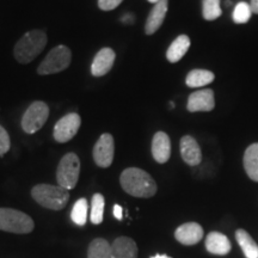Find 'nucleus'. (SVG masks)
I'll list each match as a JSON object with an SVG mask.
<instances>
[{
    "label": "nucleus",
    "mask_w": 258,
    "mask_h": 258,
    "mask_svg": "<svg viewBox=\"0 0 258 258\" xmlns=\"http://www.w3.org/2000/svg\"><path fill=\"white\" fill-rule=\"evenodd\" d=\"M31 196L42 207L60 211L66 207L70 200L69 190L60 185L38 184L31 190Z\"/></svg>",
    "instance_id": "7ed1b4c3"
},
{
    "label": "nucleus",
    "mask_w": 258,
    "mask_h": 258,
    "mask_svg": "<svg viewBox=\"0 0 258 258\" xmlns=\"http://www.w3.org/2000/svg\"><path fill=\"white\" fill-rule=\"evenodd\" d=\"M47 44V35L42 30H32L24 34L16 43L15 59L19 63H30L43 51Z\"/></svg>",
    "instance_id": "f03ea898"
},
{
    "label": "nucleus",
    "mask_w": 258,
    "mask_h": 258,
    "mask_svg": "<svg viewBox=\"0 0 258 258\" xmlns=\"http://www.w3.org/2000/svg\"><path fill=\"white\" fill-rule=\"evenodd\" d=\"M122 2L123 0H98V6L103 11H111L117 8Z\"/></svg>",
    "instance_id": "cd10ccee"
},
{
    "label": "nucleus",
    "mask_w": 258,
    "mask_h": 258,
    "mask_svg": "<svg viewBox=\"0 0 258 258\" xmlns=\"http://www.w3.org/2000/svg\"><path fill=\"white\" fill-rule=\"evenodd\" d=\"M88 211L89 205L86 199H79L78 201L74 203L72 212H71V218L72 221L78 226H84L88 220Z\"/></svg>",
    "instance_id": "5701e85b"
},
{
    "label": "nucleus",
    "mask_w": 258,
    "mask_h": 258,
    "mask_svg": "<svg viewBox=\"0 0 258 258\" xmlns=\"http://www.w3.org/2000/svg\"><path fill=\"white\" fill-rule=\"evenodd\" d=\"M80 124H82V118L78 114L71 112V114L64 115L56 122L53 131V137L60 144L69 143L78 133Z\"/></svg>",
    "instance_id": "6e6552de"
},
{
    "label": "nucleus",
    "mask_w": 258,
    "mask_h": 258,
    "mask_svg": "<svg viewBox=\"0 0 258 258\" xmlns=\"http://www.w3.org/2000/svg\"><path fill=\"white\" fill-rule=\"evenodd\" d=\"M151 258H172V257H170V256H167V254H156V256H153V257H151Z\"/></svg>",
    "instance_id": "2f4dec72"
},
{
    "label": "nucleus",
    "mask_w": 258,
    "mask_h": 258,
    "mask_svg": "<svg viewBox=\"0 0 258 258\" xmlns=\"http://www.w3.org/2000/svg\"><path fill=\"white\" fill-rule=\"evenodd\" d=\"M238 244L243 250L246 258H258V245L252 239V237L245 230H238L235 232Z\"/></svg>",
    "instance_id": "412c9836"
},
{
    "label": "nucleus",
    "mask_w": 258,
    "mask_h": 258,
    "mask_svg": "<svg viewBox=\"0 0 258 258\" xmlns=\"http://www.w3.org/2000/svg\"><path fill=\"white\" fill-rule=\"evenodd\" d=\"M80 173V160L76 153H67L60 160L56 171L57 184L71 190L77 185Z\"/></svg>",
    "instance_id": "423d86ee"
},
{
    "label": "nucleus",
    "mask_w": 258,
    "mask_h": 258,
    "mask_svg": "<svg viewBox=\"0 0 258 258\" xmlns=\"http://www.w3.org/2000/svg\"><path fill=\"white\" fill-rule=\"evenodd\" d=\"M114 217L117 219V220H122V218H123V209H122L121 206H114Z\"/></svg>",
    "instance_id": "c85d7f7f"
},
{
    "label": "nucleus",
    "mask_w": 258,
    "mask_h": 258,
    "mask_svg": "<svg viewBox=\"0 0 258 258\" xmlns=\"http://www.w3.org/2000/svg\"><path fill=\"white\" fill-rule=\"evenodd\" d=\"M244 169L246 175L258 182V143L250 145L244 153Z\"/></svg>",
    "instance_id": "6ab92c4d"
},
{
    "label": "nucleus",
    "mask_w": 258,
    "mask_h": 258,
    "mask_svg": "<svg viewBox=\"0 0 258 258\" xmlns=\"http://www.w3.org/2000/svg\"><path fill=\"white\" fill-rule=\"evenodd\" d=\"M250 6L251 10H252V14L258 15V0H251Z\"/></svg>",
    "instance_id": "c756f323"
},
{
    "label": "nucleus",
    "mask_w": 258,
    "mask_h": 258,
    "mask_svg": "<svg viewBox=\"0 0 258 258\" xmlns=\"http://www.w3.org/2000/svg\"><path fill=\"white\" fill-rule=\"evenodd\" d=\"M215 108V97L214 91L211 89L200 90V91L192 92L188 98L186 109L190 112L198 111H212Z\"/></svg>",
    "instance_id": "9d476101"
},
{
    "label": "nucleus",
    "mask_w": 258,
    "mask_h": 258,
    "mask_svg": "<svg viewBox=\"0 0 258 258\" xmlns=\"http://www.w3.org/2000/svg\"><path fill=\"white\" fill-rule=\"evenodd\" d=\"M152 156L159 164H165L171 156V140L164 132H157L152 140Z\"/></svg>",
    "instance_id": "2eb2a0df"
},
{
    "label": "nucleus",
    "mask_w": 258,
    "mask_h": 258,
    "mask_svg": "<svg viewBox=\"0 0 258 258\" xmlns=\"http://www.w3.org/2000/svg\"><path fill=\"white\" fill-rule=\"evenodd\" d=\"M112 258H138L137 243L128 237H120L111 245Z\"/></svg>",
    "instance_id": "f3484780"
},
{
    "label": "nucleus",
    "mask_w": 258,
    "mask_h": 258,
    "mask_svg": "<svg viewBox=\"0 0 258 258\" xmlns=\"http://www.w3.org/2000/svg\"><path fill=\"white\" fill-rule=\"evenodd\" d=\"M88 258H112L111 257V245L105 239L97 238L92 240L89 246Z\"/></svg>",
    "instance_id": "4be33fe9"
},
{
    "label": "nucleus",
    "mask_w": 258,
    "mask_h": 258,
    "mask_svg": "<svg viewBox=\"0 0 258 258\" xmlns=\"http://www.w3.org/2000/svg\"><path fill=\"white\" fill-rule=\"evenodd\" d=\"M49 116V108L44 102L31 103L22 117V128L25 133L35 134L43 127Z\"/></svg>",
    "instance_id": "0eeeda50"
},
{
    "label": "nucleus",
    "mask_w": 258,
    "mask_h": 258,
    "mask_svg": "<svg viewBox=\"0 0 258 258\" xmlns=\"http://www.w3.org/2000/svg\"><path fill=\"white\" fill-rule=\"evenodd\" d=\"M180 156H182L184 163L190 166H196L201 163L202 152L198 141L190 135H185L180 139Z\"/></svg>",
    "instance_id": "9b49d317"
},
{
    "label": "nucleus",
    "mask_w": 258,
    "mask_h": 258,
    "mask_svg": "<svg viewBox=\"0 0 258 258\" xmlns=\"http://www.w3.org/2000/svg\"><path fill=\"white\" fill-rule=\"evenodd\" d=\"M221 15L220 0H202V16L206 21H215Z\"/></svg>",
    "instance_id": "b1692460"
},
{
    "label": "nucleus",
    "mask_w": 258,
    "mask_h": 258,
    "mask_svg": "<svg viewBox=\"0 0 258 258\" xmlns=\"http://www.w3.org/2000/svg\"><path fill=\"white\" fill-rule=\"evenodd\" d=\"M232 4V2H226V5H227V6H230Z\"/></svg>",
    "instance_id": "72a5a7b5"
},
{
    "label": "nucleus",
    "mask_w": 258,
    "mask_h": 258,
    "mask_svg": "<svg viewBox=\"0 0 258 258\" xmlns=\"http://www.w3.org/2000/svg\"><path fill=\"white\" fill-rule=\"evenodd\" d=\"M116 54L111 48H103L96 54L91 63V73L95 77H103L112 69Z\"/></svg>",
    "instance_id": "f8f14e48"
},
{
    "label": "nucleus",
    "mask_w": 258,
    "mask_h": 258,
    "mask_svg": "<svg viewBox=\"0 0 258 258\" xmlns=\"http://www.w3.org/2000/svg\"><path fill=\"white\" fill-rule=\"evenodd\" d=\"M104 198L102 194H95L92 196V203H91V222L95 225L102 224L103 221V214H104Z\"/></svg>",
    "instance_id": "393cba45"
},
{
    "label": "nucleus",
    "mask_w": 258,
    "mask_h": 258,
    "mask_svg": "<svg viewBox=\"0 0 258 258\" xmlns=\"http://www.w3.org/2000/svg\"><path fill=\"white\" fill-rule=\"evenodd\" d=\"M175 238L183 245H195L203 238V228L196 222H186L177 228Z\"/></svg>",
    "instance_id": "ddd939ff"
},
{
    "label": "nucleus",
    "mask_w": 258,
    "mask_h": 258,
    "mask_svg": "<svg viewBox=\"0 0 258 258\" xmlns=\"http://www.w3.org/2000/svg\"><path fill=\"white\" fill-rule=\"evenodd\" d=\"M167 9H169V0H159L157 4H154L145 24V31L147 35H153L154 32L159 30L165 19Z\"/></svg>",
    "instance_id": "4468645a"
},
{
    "label": "nucleus",
    "mask_w": 258,
    "mask_h": 258,
    "mask_svg": "<svg viewBox=\"0 0 258 258\" xmlns=\"http://www.w3.org/2000/svg\"><path fill=\"white\" fill-rule=\"evenodd\" d=\"M115 152V143L111 134L105 133L99 137L93 147V159L99 167L106 169L112 164Z\"/></svg>",
    "instance_id": "1a4fd4ad"
},
{
    "label": "nucleus",
    "mask_w": 258,
    "mask_h": 258,
    "mask_svg": "<svg viewBox=\"0 0 258 258\" xmlns=\"http://www.w3.org/2000/svg\"><path fill=\"white\" fill-rule=\"evenodd\" d=\"M0 230L25 234L34 230V221L23 212L12 208H0Z\"/></svg>",
    "instance_id": "20e7f679"
},
{
    "label": "nucleus",
    "mask_w": 258,
    "mask_h": 258,
    "mask_svg": "<svg viewBox=\"0 0 258 258\" xmlns=\"http://www.w3.org/2000/svg\"><path fill=\"white\" fill-rule=\"evenodd\" d=\"M10 146H11V141H10L9 133L5 131L4 127L0 125V157L9 152Z\"/></svg>",
    "instance_id": "bb28decb"
},
{
    "label": "nucleus",
    "mask_w": 258,
    "mask_h": 258,
    "mask_svg": "<svg viewBox=\"0 0 258 258\" xmlns=\"http://www.w3.org/2000/svg\"><path fill=\"white\" fill-rule=\"evenodd\" d=\"M206 249L213 254L225 256L231 251L232 245L230 239L225 234L220 232H211L206 238Z\"/></svg>",
    "instance_id": "dca6fc26"
},
{
    "label": "nucleus",
    "mask_w": 258,
    "mask_h": 258,
    "mask_svg": "<svg viewBox=\"0 0 258 258\" xmlns=\"http://www.w3.org/2000/svg\"><path fill=\"white\" fill-rule=\"evenodd\" d=\"M251 16H252V10H251L250 4L241 2L235 5L232 18L235 24H245L250 21Z\"/></svg>",
    "instance_id": "a878e982"
},
{
    "label": "nucleus",
    "mask_w": 258,
    "mask_h": 258,
    "mask_svg": "<svg viewBox=\"0 0 258 258\" xmlns=\"http://www.w3.org/2000/svg\"><path fill=\"white\" fill-rule=\"evenodd\" d=\"M133 21H134V17L132 15H125V17L122 19V22H123V23H125V24H128L129 22H131V23H132V22H133Z\"/></svg>",
    "instance_id": "7c9ffc66"
},
{
    "label": "nucleus",
    "mask_w": 258,
    "mask_h": 258,
    "mask_svg": "<svg viewBox=\"0 0 258 258\" xmlns=\"http://www.w3.org/2000/svg\"><path fill=\"white\" fill-rule=\"evenodd\" d=\"M148 2H150V3H152V4H157V3L159 2V0H148Z\"/></svg>",
    "instance_id": "473e14b6"
},
{
    "label": "nucleus",
    "mask_w": 258,
    "mask_h": 258,
    "mask_svg": "<svg viewBox=\"0 0 258 258\" xmlns=\"http://www.w3.org/2000/svg\"><path fill=\"white\" fill-rule=\"evenodd\" d=\"M120 183L123 190L134 198L150 199L156 195L157 183L150 173L139 167H128L121 173Z\"/></svg>",
    "instance_id": "f257e3e1"
},
{
    "label": "nucleus",
    "mask_w": 258,
    "mask_h": 258,
    "mask_svg": "<svg viewBox=\"0 0 258 258\" xmlns=\"http://www.w3.org/2000/svg\"><path fill=\"white\" fill-rule=\"evenodd\" d=\"M190 48V38L186 35H179L166 51V59L171 63H176L185 55Z\"/></svg>",
    "instance_id": "a211bd4d"
},
{
    "label": "nucleus",
    "mask_w": 258,
    "mask_h": 258,
    "mask_svg": "<svg viewBox=\"0 0 258 258\" xmlns=\"http://www.w3.org/2000/svg\"><path fill=\"white\" fill-rule=\"evenodd\" d=\"M215 76L214 73L208 70H192L190 71L185 78V84L189 88L198 89L202 88V86L208 85L214 82Z\"/></svg>",
    "instance_id": "aec40b11"
},
{
    "label": "nucleus",
    "mask_w": 258,
    "mask_h": 258,
    "mask_svg": "<svg viewBox=\"0 0 258 258\" xmlns=\"http://www.w3.org/2000/svg\"><path fill=\"white\" fill-rule=\"evenodd\" d=\"M72 61V53L66 46H57L53 48L48 55L44 57L37 69V73L41 76L55 74L62 72L70 66Z\"/></svg>",
    "instance_id": "39448f33"
}]
</instances>
